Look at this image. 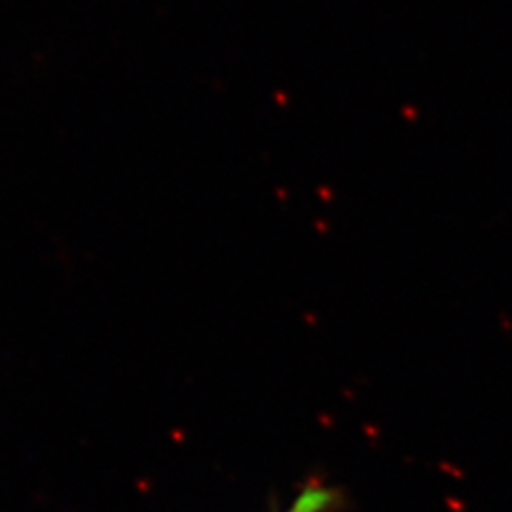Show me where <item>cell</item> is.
Returning <instances> with one entry per match:
<instances>
[{
  "instance_id": "obj_1",
  "label": "cell",
  "mask_w": 512,
  "mask_h": 512,
  "mask_svg": "<svg viewBox=\"0 0 512 512\" xmlns=\"http://www.w3.org/2000/svg\"><path fill=\"white\" fill-rule=\"evenodd\" d=\"M338 494L330 488H323L319 484H311L302 494L296 497L289 512H327L336 505Z\"/></svg>"
}]
</instances>
